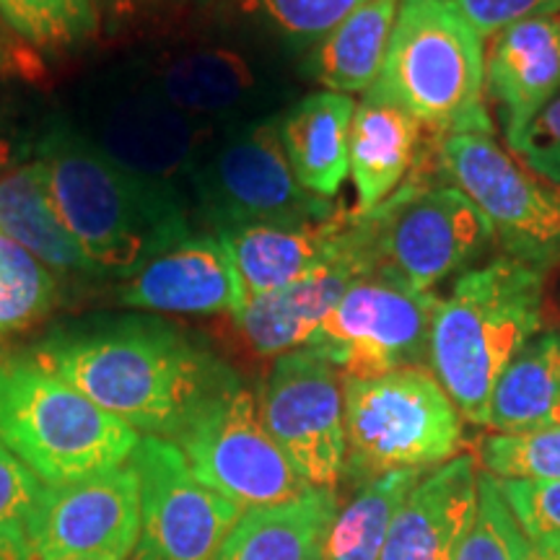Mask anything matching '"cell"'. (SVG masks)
<instances>
[{
  "instance_id": "4",
  "label": "cell",
  "mask_w": 560,
  "mask_h": 560,
  "mask_svg": "<svg viewBox=\"0 0 560 560\" xmlns=\"http://www.w3.org/2000/svg\"><path fill=\"white\" fill-rule=\"evenodd\" d=\"M369 91L387 96L425 136L490 132L486 45L454 0H400L387 58Z\"/></svg>"
},
{
  "instance_id": "32",
  "label": "cell",
  "mask_w": 560,
  "mask_h": 560,
  "mask_svg": "<svg viewBox=\"0 0 560 560\" xmlns=\"http://www.w3.org/2000/svg\"><path fill=\"white\" fill-rule=\"evenodd\" d=\"M529 537L516 522L514 511L503 499L499 480L480 472L478 509L470 529L462 537L454 560H524L529 552Z\"/></svg>"
},
{
  "instance_id": "31",
  "label": "cell",
  "mask_w": 560,
  "mask_h": 560,
  "mask_svg": "<svg viewBox=\"0 0 560 560\" xmlns=\"http://www.w3.org/2000/svg\"><path fill=\"white\" fill-rule=\"evenodd\" d=\"M55 293L52 270L0 234V340L45 317Z\"/></svg>"
},
{
  "instance_id": "20",
  "label": "cell",
  "mask_w": 560,
  "mask_h": 560,
  "mask_svg": "<svg viewBox=\"0 0 560 560\" xmlns=\"http://www.w3.org/2000/svg\"><path fill=\"white\" fill-rule=\"evenodd\" d=\"M478 462H444L416 482L392 522L380 560H454L478 509Z\"/></svg>"
},
{
  "instance_id": "7",
  "label": "cell",
  "mask_w": 560,
  "mask_h": 560,
  "mask_svg": "<svg viewBox=\"0 0 560 560\" xmlns=\"http://www.w3.org/2000/svg\"><path fill=\"white\" fill-rule=\"evenodd\" d=\"M342 420L346 475L363 482L395 470H436L465 441V418L423 366L371 380L342 374Z\"/></svg>"
},
{
  "instance_id": "25",
  "label": "cell",
  "mask_w": 560,
  "mask_h": 560,
  "mask_svg": "<svg viewBox=\"0 0 560 560\" xmlns=\"http://www.w3.org/2000/svg\"><path fill=\"white\" fill-rule=\"evenodd\" d=\"M335 514L338 499L325 488L278 506L247 509L210 560H325Z\"/></svg>"
},
{
  "instance_id": "37",
  "label": "cell",
  "mask_w": 560,
  "mask_h": 560,
  "mask_svg": "<svg viewBox=\"0 0 560 560\" xmlns=\"http://www.w3.org/2000/svg\"><path fill=\"white\" fill-rule=\"evenodd\" d=\"M45 488L0 441V524H24Z\"/></svg>"
},
{
  "instance_id": "34",
  "label": "cell",
  "mask_w": 560,
  "mask_h": 560,
  "mask_svg": "<svg viewBox=\"0 0 560 560\" xmlns=\"http://www.w3.org/2000/svg\"><path fill=\"white\" fill-rule=\"evenodd\" d=\"M499 486L529 540L560 545V480H499Z\"/></svg>"
},
{
  "instance_id": "16",
  "label": "cell",
  "mask_w": 560,
  "mask_h": 560,
  "mask_svg": "<svg viewBox=\"0 0 560 560\" xmlns=\"http://www.w3.org/2000/svg\"><path fill=\"white\" fill-rule=\"evenodd\" d=\"M138 532L140 490L130 459L66 486H45L26 520L37 560H128Z\"/></svg>"
},
{
  "instance_id": "41",
  "label": "cell",
  "mask_w": 560,
  "mask_h": 560,
  "mask_svg": "<svg viewBox=\"0 0 560 560\" xmlns=\"http://www.w3.org/2000/svg\"><path fill=\"white\" fill-rule=\"evenodd\" d=\"M9 164H11V149H9V143L0 138V170H5Z\"/></svg>"
},
{
  "instance_id": "10",
  "label": "cell",
  "mask_w": 560,
  "mask_h": 560,
  "mask_svg": "<svg viewBox=\"0 0 560 560\" xmlns=\"http://www.w3.org/2000/svg\"><path fill=\"white\" fill-rule=\"evenodd\" d=\"M174 444L195 478L242 511L278 506L312 490L265 429L260 405L231 371Z\"/></svg>"
},
{
  "instance_id": "23",
  "label": "cell",
  "mask_w": 560,
  "mask_h": 560,
  "mask_svg": "<svg viewBox=\"0 0 560 560\" xmlns=\"http://www.w3.org/2000/svg\"><path fill=\"white\" fill-rule=\"evenodd\" d=\"M431 140L400 104L376 91L361 94L350 122V177L359 200L355 210H374L400 190L425 156Z\"/></svg>"
},
{
  "instance_id": "19",
  "label": "cell",
  "mask_w": 560,
  "mask_h": 560,
  "mask_svg": "<svg viewBox=\"0 0 560 560\" xmlns=\"http://www.w3.org/2000/svg\"><path fill=\"white\" fill-rule=\"evenodd\" d=\"M560 91V13L516 21L490 37L486 100L514 140Z\"/></svg>"
},
{
  "instance_id": "1",
  "label": "cell",
  "mask_w": 560,
  "mask_h": 560,
  "mask_svg": "<svg viewBox=\"0 0 560 560\" xmlns=\"http://www.w3.org/2000/svg\"><path fill=\"white\" fill-rule=\"evenodd\" d=\"M30 355L130 429L166 441L231 374L210 350L153 317L68 322Z\"/></svg>"
},
{
  "instance_id": "33",
  "label": "cell",
  "mask_w": 560,
  "mask_h": 560,
  "mask_svg": "<svg viewBox=\"0 0 560 560\" xmlns=\"http://www.w3.org/2000/svg\"><path fill=\"white\" fill-rule=\"evenodd\" d=\"M482 472L499 480H560V431L490 433L480 441Z\"/></svg>"
},
{
  "instance_id": "35",
  "label": "cell",
  "mask_w": 560,
  "mask_h": 560,
  "mask_svg": "<svg viewBox=\"0 0 560 560\" xmlns=\"http://www.w3.org/2000/svg\"><path fill=\"white\" fill-rule=\"evenodd\" d=\"M506 145L529 172L560 190V91Z\"/></svg>"
},
{
  "instance_id": "30",
  "label": "cell",
  "mask_w": 560,
  "mask_h": 560,
  "mask_svg": "<svg viewBox=\"0 0 560 560\" xmlns=\"http://www.w3.org/2000/svg\"><path fill=\"white\" fill-rule=\"evenodd\" d=\"M0 19L39 50H68L102 32L94 0H0Z\"/></svg>"
},
{
  "instance_id": "40",
  "label": "cell",
  "mask_w": 560,
  "mask_h": 560,
  "mask_svg": "<svg viewBox=\"0 0 560 560\" xmlns=\"http://www.w3.org/2000/svg\"><path fill=\"white\" fill-rule=\"evenodd\" d=\"M529 552L524 560H560V545H552V542H537V540H529Z\"/></svg>"
},
{
  "instance_id": "15",
  "label": "cell",
  "mask_w": 560,
  "mask_h": 560,
  "mask_svg": "<svg viewBox=\"0 0 560 560\" xmlns=\"http://www.w3.org/2000/svg\"><path fill=\"white\" fill-rule=\"evenodd\" d=\"M140 532L130 560H210L244 511L195 478L174 441L140 436Z\"/></svg>"
},
{
  "instance_id": "26",
  "label": "cell",
  "mask_w": 560,
  "mask_h": 560,
  "mask_svg": "<svg viewBox=\"0 0 560 560\" xmlns=\"http://www.w3.org/2000/svg\"><path fill=\"white\" fill-rule=\"evenodd\" d=\"M397 9L400 0H366L299 60L296 73L335 94H366L382 73Z\"/></svg>"
},
{
  "instance_id": "22",
  "label": "cell",
  "mask_w": 560,
  "mask_h": 560,
  "mask_svg": "<svg viewBox=\"0 0 560 560\" xmlns=\"http://www.w3.org/2000/svg\"><path fill=\"white\" fill-rule=\"evenodd\" d=\"M348 213L322 223H249L213 231L234 265L240 306L312 272L335 249Z\"/></svg>"
},
{
  "instance_id": "36",
  "label": "cell",
  "mask_w": 560,
  "mask_h": 560,
  "mask_svg": "<svg viewBox=\"0 0 560 560\" xmlns=\"http://www.w3.org/2000/svg\"><path fill=\"white\" fill-rule=\"evenodd\" d=\"M482 39L493 37L516 21L560 13V0H454Z\"/></svg>"
},
{
  "instance_id": "5",
  "label": "cell",
  "mask_w": 560,
  "mask_h": 560,
  "mask_svg": "<svg viewBox=\"0 0 560 560\" xmlns=\"http://www.w3.org/2000/svg\"><path fill=\"white\" fill-rule=\"evenodd\" d=\"M0 441L45 486L120 467L140 433L32 355L0 359Z\"/></svg>"
},
{
  "instance_id": "3",
  "label": "cell",
  "mask_w": 560,
  "mask_h": 560,
  "mask_svg": "<svg viewBox=\"0 0 560 560\" xmlns=\"http://www.w3.org/2000/svg\"><path fill=\"white\" fill-rule=\"evenodd\" d=\"M548 272L499 255L462 272L436 299L429 371L467 423L488 425L495 384L520 350L542 332Z\"/></svg>"
},
{
  "instance_id": "42",
  "label": "cell",
  "mask_w": 560,
  "mask_h": 560,
  "mask_svg": "<svg viewBox=\"0 0 560 560\" xmlns=\"http://www.w3.org/2000/svg\"><path fill=\"white\" fill-rule=\"evenodd\" d=\"M5 58H9V55H5V50H3V47H0V68H3V62H5Z\"/></svg>"
},
{
  "instance_id": "9",
  "label": "cell",
  "mask_w": 560,
  "mask_h": 560,
  "mask_svg": "<svg viewBox=\"0 0 560 560\" xmlns=\"http://www.w3.org/2000/svg\"><path fill=\"white\" fill-rule=\"evenodd\" d=\"M289 66L242 42L206 34L202 39L161 47L130 62L122 73L174 109L219 130L278 117L296 102L293 75L299 73Z\"/></svg>"
},
{
  "instance_id": "12",
  "label": "cell",
  "mask_w": 560,
  "mask_h": 560,
  "mask_svg": "<svg viewBox=\"0 0 560 560\" xmlns=\"http://www.w3.org/2000/svg\"><path fill=\"white\" fill-rule=\"evenodd\" d=\"M96 151L132 177L187 192L215 128L174 109L122 73L83 96L75 125Z\"/></svg>"
},
{
  "instance_id": "13",
  "label": "cell",
  "mask_w": 560,
  "mask_h": 560,
  "mask_svg": "<svg viewBox=\"0 0 560 560\" xmlns=\"http://www.w3.org/2000/svg\"><path fill=\"white\" fill-rule=\"evenodd\" d=\"M436 293L416 291L380 272L361 276L327 314L310 346L340 374L371 380L397 369H429Z\"/></svg>"
},
{
  "instance_id": "39",
  "label": "cell",
  "mask_w": 560,
  "mask_h": 560,
  "mask_svg": "<svg viewBox=\"0 0 560 560\" xmlns=\"http://www.w3.org/2000/svg\"><path fill=\"white\" fill-rule=\"evenodd\" d=\"M0 560H37L24 524H0Z\"/></svg>"
},
{
  "instance_id": "29",
  "label": "cell",
  "mask_w": 560,
  "mask_h": 560,
  "mask_svg": "<svg viewBox=\"0 0 560 560\" xmlns=\"http://www.w3.org/2000/svg\"><path fill=\"white\" fill-rule=\"evenodd\" d=\"M425 472L395 470L363 482V490L335 514L327 532L325 560H380L402 501Z\"/></svg>"
},
{
  "instance_id": "8",
  "label": "cell",
  "mask_w": 560,
  "mask_h": 560,
  "mask_svg": "<svg viewBox=\"0 0 560 560\" xmlns=\"http://www.w3.org/2000/svg\"><path fill=\"white\" fill-rule=\"evenodd\" d=\"M192 219L206 231L249 223H322L340 215L332 200L299 185L278 136V117L219 128L187 182Z\"/></svg>"
},
{
  "instance_id": "17",
  "label": "cell",
  "mask_w": 560,
  "mask_h": 560,
  "mask_svg": "<svg viewBox=\"0 0 560 560\" xmlns=\"http://www.w3.org/2000/svg\"><path fill=\"white\" fill-rule=\"evenodd\" d=\"M371 272V257L363 242L359 213H348L335 249L312 272L265 296L242 304L234 317L236 330L260 355H283L306 348L322 322L361 276Z\"/></svg>"
},
{
  "instance_id": "28",
  "label": "cell",
  "mask_w": 560,
  "mask_h": 560,
  "mask_svg": "<svg viewBox=\"0 0 560 560\" xmlns=\"http://www.w3.org/2000/svg\"><path fill=\"white\" fill-rule=\"evenodd\" d=\"M495 433L560 431V330H542L511 359L490 397Z\"/></svg>"
},
{
  "instance_id": "18",
  "label": "cell",
  "mask_w": 560,
  "mask_h": 560,
  "mask_svg": "<svg viewBox=\"0 0 560 560\" xmlns=\"http://www.w3.org/2000/svg\"><path fill=\"white\" fill-rule=\"evenodd\" d=\"M120 304L164 314H234L240 283L234 265L213 231L195 229L187 240L161 252L122 280Z\"/></svg>"
},
{
  "instance_id": "21",
  "label": "cell",
  "mask_w": 560,
  "mask_h": 560,
  "mask_svg": "<svg viewBox=\"0 0 560 560\" xmlns=\"http://www.w3.org/2000/svg\"><path fill=\"white\" fill-rule=\"evenodd\" d=\"M366 0H185L202 30L299 66V60Z\"/></svg>"
},
{
  "instance_id": "24",
  "label": "cell",
  "mask_w": 560,
  "mask_h": 560,
  "mask_svg": "<svg viewBox=\"0 0 560 560\" xmlns=\"http://www.w3.org/2000/svg\"><path fill=\"white\" fill-rule=\"evenodd\" d=\"M355 100L335 91H310L278 115V136L299 185L332 200L350 174V122Z\"/></svg>"
},
{
  "instance_id": "2",
  "label": "cell",
  "mask_w": 560,
  "mask_h": 560,
  "mask_svg": "<svg viewBox=\"0 0 560 560\" xmlns=\"http://www.w3.org/2000/svg\"><path fill=\"white\" fill-rule=\"evenodd\" d=\"M37 161L55 210L102 276L128 278L195 231L187 192L122 172L73 122L47 128Z\"/></svg>"
},
{
  "instance_id": "11",
  "label": "cell",
  "mask_w": 560,
  "mask_h": 560,
  "mask_svg": "<svg viewBox=\"0 0 560 560\" xmlns=\"http://www.w3.org/2000/svg\"><path fill=\"white\" fill-rule=\"evenodd\" d=\"M439 172L470 198L503 255L548 272L560 265V190L529 172L490 132L436 140Z\"/></svg>"
},
{
  "instance_id": "38",
  "label": "cell",
  "mask_w": 560,
  "mask_h": 560,
  "mask_svg": "<svg viewBox=\"0 0 560 560\" xmlns=\"http://www.w3.org/2000/svg\"><path fill=\"white\" fill-rule=\"evenodd\" d=\"M100 13V26L107 37L140 32L145 26L159 24L185 5V0H94Z\"/></svg>"
},
{
  "instance_id": "14",
  "label": "cell",
  "mask_w": 560,
  "mask_h": 560,
  "mask_svg": "<svg viewBox=\"0 0 560 560\" xmlns=\"http://www.w3.org/2000/svg\"><path fill=\"white\" fill-rule=\"evenodd\" d=\"M262 423L293 470L332 490L346 475L342 374L314 348L278 355L260 392Z\"/></svg>"
},
{
  "instance_id": "27",
  "label": "cell",
  "mask_w": 560,
  "mask_h": 560,
  "mask_svg": "<svg viewBox=\"0 0 560 560\" xmlns=\"http://www.w3.org/2000/svg\"><path fill=\"white\" fill-rule=\"evenodd\" d=\"M0 234L30 252L45 268L102 276L55 210L37 159L0 177Z\"/></svg>"
},
{
  "instance_id": "6",
  "label": "cell",
  "mask_w": 560,
  "mask_h": 560,
  "mask_svg": "<svg viewBox=\"0 0 560 560\" xmlns=\"http://www.w3.org/2000/svg\"><path fill=\"white\" fill-rule=\"evenodd\" d=\"M433 145L436 140H431L400 190L374 210H355L371 272L400 280L416 291H431L472 270L495 244L478 206L452 182L433 179L425 170Z\"/></svg>"
}]
</instances>
